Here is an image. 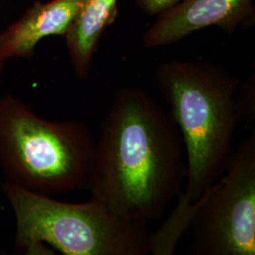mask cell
<instances>
[{"mask_svg":"<svg viewBox=\"0 0 255 255\" xmlns=\"http://www.w3.org/2000/svg\"><path fill=\"white\" fill-rule=\"evenodd\" d=\"M156 81L182 137L186 180L177 203L188 208L219 180L233 156L240 82L219 64L191 60L160 64Z\"/></svg>","mask_w":255,"mask_h":255,"instance_id":"2","label":"cell"},{"mask_svg":"<svg viewBox=\"0 0 255 255\" xmlns=\"http://www.w3.org/2000/svg\"><path fill=\"white\" fill-rule=\"evenodd\" d=\"M181 0H136L139 8L149 15H159Z\"/></svg>","mask_w":255,"mask_h":255,"instance_id":"10","label":"cell"},{"mask_svg":"<svg viewBox=\"0 0 255 255\" xmlns=\"http://www.w3.org/2000/svg\"><path fill=\"white\" fill-rule=\"evenodd\" d=\"M95 145L82 121L42 119L17 97H0V165L6 182L49 197L87 189Z\"/></svg>","mask_w":255,"mask_h":255,"instance_id":"3","label":"cell"},{"mask_svg":"<svg viewBox=\"0 0 255 255\" xmlns=\"http://www.w3.org/2000/svg\"><path fill=\"white\" fill-rule=\"evenodd\" d=\"M255 76L250 77L237 90L236 96L238 124L252 127L255 119Z\"/></svg>","mask_w":255,"mask_h":255,"instance_id":"9","label":"cell"},{"mask_svg":"<svg viewBox=\"0 0 255 255\" xmlns=\"http://www.w3.org/2000/svg\"><path fill=\"white\" fill-rule=\"evenodd\" d=\"M3 192L16 219L15 247L26 255H146L151 253L147 222L121 218L90 199L57 201L5 182Z\"/></svg>","mask_w":255,"mask_h":255,"instance_id":"4","label":"cell"},{"mask_svg":"<svg viewBox=\"0 0 255 255\" xmlns=\"http://www.w3.org/2000/svg\"><path fill=\"white\" fill-rule=\"evenodd\" d=\"M196 255H255V131L195 203L189 228Z\"/></svg>","mask_w":255,"mask_h":255,"instance_id":"5","label":"cell"},{"mask_svg":"<svg viewBox=\"0 0 255 255\" xmlns=\"http://www.w3.org/2000/svg\"><path fill=\"white\" fill-rule=\"evenodd\" d=\"M186 161L179 128L139 86L117 92L96 140L87 190L121 218L147 222L182 195Z\"/></svg>","mask_w":255,"mask_h":255,"instance_id":"1","label":"cell"},{"mask_svg":"<svg viewBox=\"0 0 255 255\" xmlns=\"http://www.w3.org/2000/svg\"><path fill=\"white\" fill-rule=\"evenodd\" d=\"M119 0H81L71 26L65 34L74 71L85 79L91 68L101 36L117 18Z\"/></svg>","mask_w":255,"mask_h":255,"instance_id":"8","label":"cell"},{"mask_svg":"<svg viewBox=\"0 0 255 255\" xmlns=\"http://www.w3.org/2000/svg\"><path fill=\"white\" fill-rule=\"evenodd\" d=\"M81 0L36 2L20 18L0 31V60L31 59L44 38L65 36L77 14Z\"/></svg>","mask_w":255,"mask_h":255,"instance_id":"7","label":"cell"},{"mask_svg":"<svg viewBox=\"0 0 255 255\" xmlns=\"http://www.w3.org/2000/svg\"><path fill=\"white\" fill-rule=\"evenodd\" d=\"M255 23V0H181L158 15L143 37L146 47L169 46L202 28L218 27L226 34Z\"/></svg>","mask_w":255,"mask_h":255,"instance_id":"6","label":"cell"},{"mask_svg":"<svg viewBox=\"0 0 255 255\" xmlns=\"http://www.w3.org/2000/svg\"><path fill=\"white\" fill-rule=\"evenodd\" d=\"M3 69H4V63L0 60V74L3 72Z\"/></svg>","mask_w":255,"mask_h":255,"instance_id":"11","label":"cell"}]
</instances>
